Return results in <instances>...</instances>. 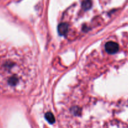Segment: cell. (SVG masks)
Listing matches in <instances>:
<instances>
[{
	"instance_id": "1",
	"label": "cell",
	"mask_w": 128,
	"mask_h": 128,
	"mask_svg": "<svg viewBox=\"0 0 128 128\" xmlns=\"http://www.w3.org/2000/svg\"><path fill=\"white\" fill-rule=\"evenodd\" d=\"M105 48L107 52L109 54H114L119 50V45L114 42H109L105 45Z\"/></svg>"
},
{
	"instance_id": "2",
	"label": "cell",
	"mask_w": 128,
	"mask_h": 128,
	"mask_svg": "<svg viewBox=\"0 0 128 128\" xmlns=\"http://www.w3.org/2000/svg\"><path fill=\"white\" fill-rule=\"evenodd\" d=\"M58 33L60 35H65L68 32V26L66 23H61L58 26Z\"/></svg>"
},
{
	"instance_id": "3",
	"label": "cell",
	"mask_w": 128,
	"mask_h": 128,
	"mask_svg": "<svg viewBox=\"0 0 128 128\" xmlns=\"http://www.w3.org/2000/svg\"><path fill=\"white\" fill-rule=\"evenodd\" d=\"M92 3L91 0H84L82 3V6L85 10H88L92 7Z\"/></svg>"
},
{
	"instance_id": "4",
	"label": "cell",
	"mask_w": 128,
	"mask_h": 128,
	"mask_svg": "<svg viewBox=\"0 0 128 128\" xmlns=\"http://www.w3.org/2000/svg\"><path fill=\"white\" fill-rule=\"evenodd\" d=\"M45 118L47 120V121L50 124H53V123L55 122V117L53 115V114L52 112H47L45 114Z\"/></svg>"
}]
</instances>
